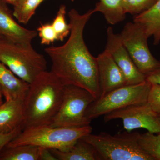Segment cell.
I'll return each mask as SVG.
<instances>
[{
    "mask_svg": "<svg viewBox=\"0 0 160 160\" xmlns=\"http://www.w3.org/2000/svg\"><path fill=\"white\" fill-rule=\"evenodd\" d=\"M94 13L89 9L81 14L75 9L68 13L70 26L69 38L65 44L45 49L51 60V71L65 86L81 87L96 99L100 97L97 62L90 53L83 38L86 24Z\"/></svg>",
    "mask_w": 160,
    "mask_h": 160,
    "instance_id": "obj_1",
    "label": "cell"
},
{
    "mask_svg": "<svg viewBox=\"0 0 160 160\" xmlns=\"http://www.w3.org/2000/svg\"><path fill=\"white\" fill-rule=\"evenodd\" d=\"M29 84L24 100L23 129L50 126L62 104L65 86L53 72L47 70Z\"/></svg>",
    "mask_w": 160,
    "mask_h": 160,
    "instance_id": "obj_2",
    "label": "cell"
},
{
    "mask_svg": "<svg viewBox=\"0 0 160 160\" xmlns=\"http://www.w3.org/2000/svg\"><path fill=\"white\" fill-rule=\"evenodd\" d=\"M90 125L81 127L38 126L23 129L16 137L7 144V147L23 145H34L42 148L68 151L78 140L91 133Z\"/></svg>",
    "mask_w": 160,
    "mask_h": 160,
    "instance_id": "obj_3",
    "label": "cell"
},
{
    "mask_svg": "<svg viewBox=\"0 0 160 160\" xmlns=\"http://www.w3.org/2000/svg\"><path fill=\"white\" fill-rule=\"evenodd\" d=\"M138 132H124L112 135L106 132L89 133L81 138L95 149L99 160H153L138 144Z\"/></svg>",
    "mask_w": 160,
    "mask_h": 160,
    "instance_id": "obj_4",
    "label": "cell"
},
{
    "mask_svg": "<svg viewBox=\"0 0 160 160\" xmlns=\"http://www.w3.org/2000/svg\"><path fill=\"white\" fill-rule=\"evenodd\" d=\"M0 61L29 84L47 70L45 57L36 51L31 44L13 42L2 36L0 38Z\"/></svg>",
    "mask_w": 160,
    "mask_h": 160,
    "instance_id": "obj_5",
    "label": "cell"
},
{
    "mask_svg": "<svg viewBox=\"0 0 160 160\" xmlns=\"http://www.w3.org/2000/svg\"><path fill=\"white\" fill-rule=\"evenodd\" d=\"M151 87V84L146 81L114 89L95 100L87 108L86 117L92 121L126 106L147 103Z\"/></svg>",
    "mask_w": 160,
    "mask_h": 160,
    "instance_id": "obj_6",
    "label": "cell"
},
{
    "mask_svg": "<svg viewBox=\"0 0 160 160\" xmlns=\"http://www.w3.org/2000/svg\"><path fill=\"white\" fill-rule=\"evenodd\" d=\"M95 98L86 89L72 85L65 86L62 102L51 127H81L89 126L91 122L86 111Z\"/></svg>",
    "mask_w": 160,
    "mask_h": 160,
    "instance_id": "obj_7",
    "label": "cell"
},
{
    "mask_svg": "<svg viewBox=\"0 0 160 160\" xmlns=\"http://www.w3.org/2000/svg\"><path fill=\"white\" fill-rule=\"evenodd\" d=\"M120 35L123 45L141 72L146 76L158 67L160 61L149 50V38L141 24L134 22L127 23Z\"/></svg>",
    "mask_w": 160,
    "mask_h": 160,
    "instance_id": "obj_8",
    "label": "cell"
},
{
    "mask_svg": "<svg viewBox=\"0 0 160 160\" xmlns=\"http://www.w3.org/2000/svg\"><path fill=\"white\" fill-rule=\"evenodd\" d=\"M122 120L124 129L128 132L134 129L144 128L152 133L160 132V119L149 103L131 105L114 110L104 115L107 123L111 120Z\"/></svg>",
    "mask_w": 160,
    "mask_h": 160,
    "instance_id": "obj_9",
    "label": "cell"
},
{
    "mask_svg": "<svg viewBox=\"0 0 160 160\" xmlns=\"http://www.w3.org/2000/svg\"><path fill=\"white\" fill-rule=\"evenodd\" d=\"M107 50L122 71L126 81V85L139 84L146 81V75L139 71L126 47L123 45L120 34L115 33L113 29H107Z\"/></svg>",
    "mask_w": 160,
    "mask_h": 160,
    "instance_id": "obj_10",
    "label": "cell"
},
{
    "mask_svg": "<svg viewBox=\"0 0 160 160\" xmlns=\"http://www.w3.org/2000/svg\"><path fill=\"white\" fill-rule=\"evenodd\" d=\"M100 97L126 85L124 74L110 53L105 49L96 58Z\"/></svg>",
    "mask_w": 160,
    "mask_h": 160,
    "instance_id": "obj_11",
    "label": "cell"
},
{
    "mask_svg": "<svg viewBox=\"0 0 160 160\" xmlns=\"http://www.w3.org/2000/svg\"><path fill=\"white\" fill-rule=\"evenodd\" d=\"M13 17L7 3L0 0V35L13 42L31 44L32 40L37 36V31L24 28Z\"/></svg>",
    "mask_w": 160,
    "mask_h": 160,
    "instance_id": "obj_12",
    "label": "cell"
},
{
    "mask_svg": "<svg viewBox=\"0 0 160 160\" xmlns=\"http://www.w3.org/2000/svg\"><path fill=\"white\" fill-rule=\"evenodd\" d=\"M24 100H6L0 105V133H9L20 126H23Z\"/></svg>",
    "mask_w": 160,
    "mask_h": 160,
    "instance_id": "obj_13",
    "label": "cell"
},
{
    "mask_svg": "<svg viewBox=\"0 0 160 160\" xmlns=\"http://www.w3.org/2000/svg\"><path fill=\"white\" fill-rule=\"evenodd\" d=\"M29 86L0 61V88L6 101L25 99Z\"/></svg>",
    "mask_w": 160,
    "mask_h": 160,
    "instance_id": "obj_14",
    "label": "cell"
},
{
    "mask_svg": "<svg viewBox=\"0 0 160 160\" xmlns=\"http://www.w3.org/2000/svg\"><path fill=\"white\" fill-rule=\"evenodd\" d=\"M133 22L141 24L149 37H153L154 45H158L160 43V0L149 10L135 16Z\"/></svg>",
    "mask_w": 160,
    "mask_h": 160,
    "instance_id": "obj_15",
    "label": "cell"
},
{
    "mask_svg": "<svg viewBox=\"0 0 160 160\" xmlns=\"http://www.w3.org/2000/svg\"><path fill=\"white\" fill-rule=\"evenodd\" d=\"M50 149L59 160H99L94 148L81 138L68 151Z\"/></svg>",
    "mask_w": 160,
    "mask_h": 160,
    "instance_id": "obj_16",
    "label": "cell"
},
{
    "mask_svg": "<svg viewBox=\"0 0 160 160\" xmlns=\"http://www.w3.org/2000/svg\"><path fill=\"white\" fill-rule=\"evenodd\" d=\"M93 9L94 13L101 12L108 24L114 25L126 18L123 0H98Z\"/></svg>",
    "mask_w": 160,
    "mask_h": 160,
    "instance_id": "obj_17",
    "label": "cell"
},
{
    "mask_svg": "<svg viewBox=\"0 0 160 160\" xmlns=\"http://www.w3.org/2000/svg\"><path fill=\"white\" fill-rule=\"evenodd\" d=\"M41 149L32 145L6 146L0 153V160H41Z\"/></svg>",
    "mask_w": 160,
    "mask_h": 160,
    "instance_id": "obj_18",
    "label": "cell"
},
{
    "mask_svg": "<svg viewBox=\"0 0 160 160\" xmlns=\"http://www.w3.org/2000/svg\"><path fill=\"white\" fill-rule=\"evenodd\" d=\"M45 0H18L13 6V16L19 22L28 24L38 7Z\"/></svg>",
    "mask_w": 160,
    "mask_h": 160,
    "instance_id": "obj_19",
    "label": "cell"
},
{
    "mask_svg": "<svg viewBox=\"0 0 160 160\" xmlns=\"http://www.w3.org/2000/svg\"><path fill=\"white\" fill-rule=\"evenodd\" d=\"M138 142L141 149L153 160H160V132L140 133Z\"/></svg>",
    "mask_w": 160,
    "mask_h": 160,
    "instance_id": "obj_20",
    "label": "cell"
},
{
    "mask_svg": "<svg viewBox=\"0 0 160 160\" xmlns=\"http://www.w3.org/2000/svg\"><path fill=\"white\" fill-rule=\"evenodd\" d=\"M66 7L65 5L60 6L54 20L51 23L57 34L58 41H63L70 32V24L66 20Z\"/></svg>",
    "mask_w": 160,
    "mask_h": 160,
    "instance_id": "obj_21",
    "label": "cell"
},
{
    "mask_svg": "<svg viewBox=\"0 0 160 160\" xmlns=\"http://www.w3.org/2000/svg\"><path fill=\"white\" fill-rule=\"evenodd\" d=\"M158 0H123L125 12L136 16L149 10Z\"/></svg>",
    "mask_w": 160,
    "mask_h": 160,
    "instance_id": "obj_22",
    "label": "cell"
},
{
    "mask_svg": "<svg viewBox=\"0 0 160 160\" xmlns=\"http://www.w3.org/2000/svg\"><path fill=\"white\" fill-rule=\"evenodd\" d=\"M38 33L41 38V43L43 45H49L55 41H58L57 34L51 23L42 24L38 27Z\"/></svg>",
    "mask_w": 160,
    "mask_h": 160,
    "instance_id": "obj_23",
    "label": "cell"
},
{
    "mask_svg": "<svg viewBox=\"0 0 160 160\" xmlns=\"http://www.w3.org/2000/svg\"><path fill=\"white\" fill-rule=\"evenodd\" d=\"M148 103L152 109L158 114H160V86L151 84L148 97Z\"/></svg>",
    "mask_w": 160,
    "mask_h": 160,
    "instance_id": "obj_24",
    "label": "cell"
},
{
    "mask_svg": "<svg viewBox=\"0 0 160 160\" xmlns=\"http://www.w3.org/2000/svg\"><path fill=\"white\" fill-rule=\"evenodd\" d=\"M23 129V126H21L9 133H0V153L7 144L16 137Z\"/></svg>",
    "mask_w": 160,
    "mask_h": 160,
    "instance_id": "obj_25",
    "label": "cell"
},
{
    "mask_svg": "<svg viewBox=\"0 0 160 160\" xmlns=\"http://www.w3.org/2000/svg\"><path fill=\"white\" fill-rule=\"evenodd\" d=\"M146 81L150 84H158L160 86V63L157 69L146 75Z\"/></svg>",
    "mask_w": 160,
    "mask_h": 160,
    "instance_id": "obj_26",
    "label": "cell"
},
{
    "mask_svg": "<svg viewBox=\"0 0 160 160\" xmlns=\"http://www.w3.org/2000/svg\"><path fill=\"white\" fill-rule=\"evenodd\" d=\"M41 160H58L50 149L41 147L40 153Z\"/></svg>",
    "mask_w": 160,
    "mask_h": 160,
    "instance_id": "obj_27",
    "label": "cell"
},
{
    "mask_svg": "<svg viewBox=\"0 0 160 160\" xmlns=\"http://www.w3.org/2000/svg\"><path fill=\"white\" fill-rule=\"evenodd\" d=\"M3 1L6 2L7 4H10L12 6H14L18 2V0H3Z\"/></svg>",
    "mask_w": 160,
    "mask_h": 160,
    "instance_id": "obj_28",
    "label": "cell"
},
{
    "mask_svg": "<svg viewBox=\"0 0 160 160\" xmlns=\"http://www.w3.org/2000/svg\"><path fill=\"white\" fill-rule=\"evenodd\" d=\"M3 95L2 92V89L0 88V105L2 104V97Z\"/></svg>",
    "mask_w": 160,
    "mask_h": 160,
    "instance_id": "obj_29",
    "label": "cell"
},
{
    "mask_svg": "<svg viewBox=\"0 0 160 160\" xmlns=\"http://www.w3.org/2000/svg\"><path fill=\"white\" fill-rule=\"evenodd\" d=\"M158 115L159 118L160 119V114H158Z\"/></svg>",
    "mask_w": 160,
    "mask_h": 160,
    "instance_id": "obj_30",
    "label": "cell"
},
{
    "mask_svg": "<svg viewBox=\"0 0 160 160\" xmlns=\"http://www.w3.org/2000/svg\"><path fill=\"white\" fill-rule=\"evenodd\" d=\"M2 36L1 35H0V38H1V37H2Z\"/></svg>",
    "mask_w": 160,
    "mask_h": 160,
    "instance_id": "obj_31",
    "label": "cell"
}]
</instances>
